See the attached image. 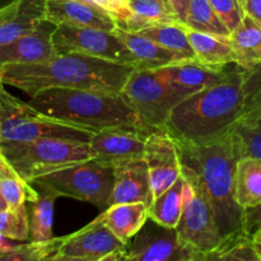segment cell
Instances as JSON below:
<instances>
[{
    "mask_svg": "<svg viewBox=\"0 0 261 261\" xmlns=\"http://www.w3.org/2000/svg\"><path fill=\"white\" fill-rule=\"evenodd\" d=\"M175 144L181 176L208 201L223 241L242 233L245 211L234 199V170L239 160L228 133L209 142L175 140Z\"/></svg>",
    "mask_w": 261,
    "mask_h": 261,
    "instance_id": "6da1fadb",
    "label": "cell"
},
{
    "mask_svg": "<svg viewBox=\"0 0 261 261\" xmlns=\"http://www.w3.org/2000/svg\"><path fill=\"white\" fill-rule=\"evenodd\" d=\"M134 69L135 66L126 64L66 53L42 63L8 64L0 68V75L3 83L30 97L50 88L121 93Z\"/></svg>",
    "mask_w": 261,
    "mask_h": 261,
    "instance_id": "7a4b0ae2",
    "label": "cell"
},
{
    "mask_svg": "<svg viewBox=\"0 0 261 261\" xmlns=\"http://www.w3.org/2000/svg\"><path fill=\"white\" fill-rule=\"evenodd\" d=\"M246 109L244 69L229 64L222 79L176 105L165 132L181 142L203 143L226 135Z\"/></svg>",
    "mask_w": 261,
    "mask_h": 261,
    "instance_id": "3957f363",
    "label": "cell"
},
{
    "mask_svg": "<svg viewBox=\"0 0 261 261\" xmlns=\"http://www.w3.org/2000/svg\"><path fill=\"white\" fill-rule=\"evenodd\" d=\"M28 105L41 114L88 130H130L149 135L121 93L50 88L31 97Z\"/></svg>",
    "mask_w": 261,
    "mask_h": 261,
    "instance_id": "277c9868",
    "label": "cell"
},
{
    "mask_svg": "<svg viewBox=\"0 0 261 261\" xmlns=\"http://www.w3.org/2000/svg\"><path fill=\"white\" fill-rule=\"evenodd\" d=\"M0 154L27 184L41 176L94 158L89 143L64 139L0 143Z\"/></svg>",
    "mask_w": 261,
    "mask_h": 261,
    "instance_id": "5b68a950",
    "label": "cell"
},
{
    "mask_svg": "<svg viewBox=\"0 0 261 261\" xmlns=\"http://www.w3.org/2000/svg\"><path fill=\"white\" fill-rule=\"evenodd\" d=\"M93 133L41 114L31 105L0 89V143L64 139L89 143Z\"/></svg>",
    "mask_w": 261,
    "mask_h": 261,
    "instance_id": "8992f818",
    "label": "cell"
},
{
    "mask_svg": "<svg viewBox=\"0 0 261 261\" xmlns=\"http://www.w3.org/2000/svg\"><path fill=\"white\" fill-rule=\"evenodd\" d=\"M121 96L149 133L165 132L172 109L186 98L166 81L160 69H134L122 88Z\"/></svg>",
    "mask_w": 261,
    "mask_h": 261,
    "instance_id": "52a82bcc",
    "label": "cell"
},
{
    "mask_svg": "<svg viewBox=\"0 0 261 261\" xmlns=\"http://www.w3.org/2000/svg\"><path fill=\"white\" fill-rule=\"evenodd\" d=\"M30 185L37 186V190L53 191L58 196L86 201L105 211L110 206L114 172L112 167L93 158L35 178Z\"/></svg>",
    "mask_w": 261,
    "mask_h": 261,
    "instance_id": "ba28073f",
    "label": "cell"
},
{
    "mask_svg": "<svg viewBox=\"0 0 261 261\" xmlns=\"http://www.w3.org/2000/svg\"><path fill=\"white\" fill-rule=\"evenodd\" d=\"M51 37L58 54L76 53L135 66L134 56L115 31L107 32L94 28L56 24L54 25Z\"/></svg>",
    "mask_w": 261,
    "mask_h": 261,
    "instance_id": "9c48e42d",
    "label": "cell"
},
{
    "mask_svg": "<svg viewBox=\"0 0 261 261\" xmlns=\"http://www.w3.org/2000/svg\"><path fill=\"white\" fill-rule=\"evenodd\" d=\"M175 231L184 245L199 254L212 251L223 242L211 205L186 181L182 213Z\"/></svg>",
    "mask_w": 261,
    "mask_h": 261,
    "instance_id": "30bf717a",
    "label": "cell"
},
{
    "mask_svg": "<svg viewBox=\"0 0 261 261\" xmlns=\"http://www.w3.org/2000/svg\"><path fill=\"white\" fill-rule=\"evenodd\" d=\"M195 254L178 240L175 229L148 219L126 245L125 261H191Z\"/></svg>",
    "mask_w": 261,
    "mask_h": 261,
    "instance_id": "8fae6325",
    "label": "cell"
},
{
    "mask_svg": "<svg viewBox=\"0 0 261 261\" xmlns=\"http://www.w3.org/2000/svg\"><path fill=\"white\" fill-rule=\"evenodd\" d=\"M144 161L149 172L153 199L165 193L180 178L177 148L175 140L166 132L150 133L145 138Z\"/></svg>",
    "mask_w": 261,
    "mask_h": 261,
    "instance_id": "7c38bea8",
    "label": "cell"
},
{
    "mask_svg": "<svg viewBox=\"0 0 261 261\" xmlns=\"http://www.w3.org/2000/svg\"><path fill=\"white\" fill-rule=\"evenodd\" d=\"M45 20L50 24H69L114 32L116 20L101 7L83 0H45Z\"/></svg>",
    "mask_w": 261,
    "mask_h": 261,
    "instance_id": "4fadbf2b",
    "label": "cell"
},
{
    "mask_svg": "<svg viewBox=\"0 0 261 261\" xmlns=\"http://www.w3.org/2000/svg\"><path fill=\"white\" fill-rule=\"evenodd\" d=\"M147 137L130 130H103L94 133L89 147L93 150L94 160L114 168L121 163L144 158Z\"/></svg>",
    "mask_w": 261,
    "mask_h": 261,
    "instance_id": "5bb4252c",
    "label": "cell"
},
{
    "mask_svg": "<svg viewBox=\"0 0 261 261\" xmlns=\"http://www.w3.org/2000/svg\"><path fill=\"white\" fill-rule=\"evenodd\" d=\"M126 245L122 244L102 221L101 216L74 233L61 237L58 252L69 256L88 257L98 260L107 254L122 250Z\"/></svg>",
    "mask_w": 261,
    "mask_h": 261,
    "instance_id": "9a60e30c",
    "label": "cell"
},
{
    "mask_svg": "<svg viewBox=\"0 0 261 261\" xmlns=\"http://www.w3.org/2000/svg\"><path fill=\"white\" fill-rule=\"evenodd\" d=\"M114 186L110 205L143 203L149 206L153 201L149 172L144 158L129 161L112 168Z\"/></svg>",
    "mask_w": 261,
    "mask_h": 261,
    "instance_id": "2e32d148",
    "label": "cell"
},
{
    "mask_svg": "<svg viewBox=\"0 0 261 261\" xmlns=\"http://www.w3.org/2000/svg\"><path fill=\"white\" fill-rule=\"evenodd\" d=\"M48 22H42L37 28L22 37L0 47V68L8 64H33L51 60L58 55L53 43V30Z\"/></svg>",
    "mask_w": 261,
    "mask_h": 261,
    "instance_id": "e0dca14e",
    "label": "cell"
},
{
    "mask_svg": "<svg viewBox=\"0 0 261 261\" xmlns=\"http://www.w3.org/2000/svg\"><path fill=\"white\" fill-rule=\"evenodd\" d=\"M45 22V0H12L0 8V47Z\"/></svg>",
    "mask_w": 261,
    "mask_h": 261,
    "instance_id": "ac0fdd59",
    "label": "cell"
},
{
    "mask_svg": "<svg viewBox=\"0 0 261 261\" xmlns=\"http://www.w3.org/2000/svg\"><path fill=\"white\" fill-rule=\"evenodd\" d=\"M227 66L216 69L203 65L196 60H186L161 68L160 70L171 86L175 87L185 97H189L221 81L226 73Z\"/></svg>",
    "mask_w": 261,
    "mask_h": 261,
    "instance_id": "d6986e66",
    "label": "cell"
},
{
    "mask_svg": "<svg viewBox=\"0 0 261 261\" xmlns=\"http://www.w3.org/2000/svg\"><path fill=\"white\" fill-rule=\"evenodd\" d=\"M115 33L124 41L126 47L134 56L135 69L155 70V69L166 68L173 64L189 60L181 54L162 47L138 32H129V31L117 27Z\"/></svg>",
    "mask_w": 261,
    "mask_h": 261,
    "instance_id": "ffe728a7",
    "label": "cell"
},
{
    "mask_svg": "<svg viewBox=\"0 0 261 261\" xmlns=\"http://www.w3.org/2000/svg\"><path fill=\"white\" fill-rule=\"evenodd\" d=\"M107 228L127 245L148 221V206L143 203H125L110 205L99 214Z\"/></svg>",
    "mask_w": 261,
    "mask_h": 261,
    "instance_id": "44dd1931",
    "label": "cell"
},
{
    "mask_svg": "<svg viewBox=\"0 0 261 261\" xmlns=\"http://www.w3.org/2000/svg\"><path fill=\"white\" fill-rule=\"evenodd\" d=\"M228 40L237 65L249 70L261 63V25L256 20L245 14Z\"/></svg>",
    "mask_w": 261,
    "mask_h": 261,
    "instance_id": "7402d4cb",
    "label": "cell"
},
{
    "mask_svg": "<svg viewBox=\"0 0 261 261\" xmlns=\"http://www.w3.org/2000/svg\"><path fill=\"white\" fill-rule=\"evenodd\" d=\"M228 134L237 160L251 157L261 162V103L245 111Z\"/></svg>",
    "mask_w": 261,
    "mask_h": 261,
    "instance_id": "603a6c76",
    "label": "cell"
},
{
    "mask_svg": "<svg viewBox=\"0 0 261 261\" xmlns=\"http://www.w3.org/2000/svg\"><path fill=\"white\" fill-rule=\"evenodd\" d=\"M186 35L198 63L216 69H222L229 64H236V58L228 37L195 32L188 27Z\"/></svg>",
    "mask_w": 261,
    "mask_h": 261,
    "instance_id": "cb8c5ba5",
    "label": "cell"
},
{
    "mask_svg": "<svg viewBox=\"0 0 261 261\" xmlns=\"http://www.w3.org/2000/svg\"><path fill=\"white\" fill-rule=\"evenodd\" d=\"M234 199L242 209L261 204V162L251 157L240 158L234 170Z\"/></svg>",
    "mask_w": 261,
    "mask_h": 261,
    "instance_id": "d4e9b609",
    "label": "cell"
},
{
    "mask_svg": "<svg viewBox=\"0 0 261 261\" xmlns=\"http://www.w3.org/2000/svg\"><path fill=\"white\" fill-rule=\"evenodd\" d=\"M184 185L185 180L180 176L170 189L153 199L148 206V219L165 228L175 229L184 208Z\"/></svg>",
    "mask_w": 261,
    "mask_h": 261,
    "instance_id": "484cf974",
    "label": "cell"
},
{
    "mask_svg": "<svg viewBox=\"0 0 261 261\" xmlns=\"http://www.w3.org/2000/svg\"><path fill=\"white\" fill-rule=\"evenodd\" d=\"M38 195L31 200L30 217V241L46 242L54 239V205L59 198L55 193L40 190Z\"/></svg>",
    "mask_w": 261,
    "mask_h": 261,
    "instance_id": "4316f807",
    "label": "cell"
},
{
    "mask_svg": "<svg viewBox=\"0 0 261 261\" xmlns=\"http://www.w3.org/2000/svg\"><path fill=\"white\" fill-rule=\"evenodd\" d=\"M261 255L251 240L242 232L224 240L217 249L209 252H196L193 261H260Z\"/></svg>",
    "mask_w": 261,
    "mask_h": 261,
    "instance_id": "83f0119b",
    "label": "cell"
},
{
    "mask_svg": "<svg viewBox=\"0 0 261 261\" xmlns=\"http://www.w3.org/2000/svg\"><path fill=\"white\" fill-rule=\"evenodd\" d=\"M139 35L149 38L162 47L181 54L189 60H195V54L189 43L186 27L181 23H166L155 24L140 30Z\"/></svg>",
    "mask_w": 261,
    "mask_h": 261,
    "instance_id": "f1b7e54d",
    "label": "cell"
},
{
    "mask_svg": "<svg viewBox=\"0 0 261 261\" xmlns=\"http://www.w3.org/2000/svg\"><path fill=\"white\" fill-rule=\"evenodd\" d=\"M133 19L126 31L139 32L143 28L166 23H178L162 0H127Z\"/></svg>",
    "mask_w": 261,
    "mask_h": 261,
    "instance_id": "f546056e",
    "label": "cell"
},
{
    "mask_svg": "<svg viewBox=\"0 0 261 261\" xmlns=\"http://www.w3.org/2000/svg\"><path fill=\"white\" fill-rule=\"evenodd\" d=\"M184 25L195 32L229 37V31L223 24L208 0H191Z\"/></svg>",
    "mask_w": 261,
    "mask_h": 261,
    "instance_id": "4dcf8cb0",
    "label": "cell"
},
{
    "mask_svg": "<svg viewBox=\"0 0 261 261\" xmlns=\"http://www.w3.org/2000/svg\"><path fill=\"white\" fill-rule=\"evenodd\" d=\"M61 244V237H54L46 242H31L15 245L7 251L0 252V261H43L55 254Z\"/></svg>",
    "mask_w": 261,
    "mask_h": 261,
    "instance_id": "1f68e13d",
    "label": "cell"
},
{
    "mask_svg": "<svg viewBox=\"0 0 261 261\" xmlns=\"http://www.w3.org/2000/svg\"><path fill=\"white\" fill-rule=\"evenodd\" d=\"M0 234L12 241H30V217L27 206L0 212Z\"/></svg>",
    "mask_w": 261,
    "mask_h": 261,
    "instance_id": "d6a6232c",
    "label": "cell"
},
{
    "mask_svg": "<svg viewBox=\"0 0 261 261\" xmlns=\"http://www.w3.org/2000/svg\"><path fill=\"white\" fill-rule=\"evenodd\" d=\"M0 193L7 201L8 208H19L25 205L38 195L37 190L22 178H4L0 180Z\"/></svg>",
    "mask_w": 261,
    "mask_h": 261,
    "instance_id": "836d02e7",
    "label": "cell"
},
{
    "mask_svg": "<svg viewBox=\"0 0 261 261\" xmlns=\"http://www.w3.org/2000/svg\"><path fill=\"white\" fill-rule=\"evenodd\" d=\"M212 8L229 32L241 23L245 17V10L240 0H208Z\"/></svg>",
    "mask_w": 261,
    "mask_h": 261,
    "instance_id": "e575fe53",
    "label": "cell"
},
{
    "mask_svg": "<svg viewBox=\"0 0 261 261\" xmlns=\"http://www.w3.org/2000/svg\"><path fill=\"white\" fill-rule=\"evenodd\" d=\"M244 91L245 111L261 103V63L249 70L244 69Z\"/></svg>",
    "mask_w": 261,
    "mask_h": 261,
    "instance_id": "d590c367",
    "label": "cell"
},
{
    "mask_svg": "<svg viewBox=\"0 0 261 261\" xmlns=\"http://www.w3.org/2000/svg\"><path fill=\"white\" fill-rule=\"evenodd\" d=\"M242 231L251 240L255 249L261 255V204L245 209Z\"/></svg>",
    "mask_w": 261,
    "mask_h": 261,
    "instance_id": "8d00e7d4",
    "label": "cell"
},
{
    "mask_svg": "<svg viewBox=\"0 0 261 261\" xmlns=\"http://www.w3.org/2000/svg\"><path fill=\"white\" fill-rule=\"evenodd\" d=\"M190 3L191 0H165L166 7L170 9L176 20L181 24H184V22H185L186 13H188Z\"/></svg>",
    "mask_w": 261,
    "mask_h": 261,
    "instance_id": "74e56055",
    "label": "cell"
},
{
    "mask_svg": "<svg viewBox=\"0 0 261 261\" xmlns=\"http://www.w3.org/2000/svg\"><path fill=\"white\" fill-rule=\"evenodd\" d=\"M242 8L245 10V14L251 17L261 25V0H244Z\"/></svg>",
    "mask_w": 261,
    "mask_h": 261,
    "instance_id": "f35d334b",
    "label": "cell"
},
{
    "mask_svg": "<svg viewBox=\"0 0 261 261\" xmlns=\"http://www.w3.org/2000/svg\"><path fill=\"white\" fill-rule=\"evenodd\" d=\"M4 178H20L14 171V168L8 163V161L0 154V180Z\"/></svg>",
    "mask_w": 261,
    "mask_h": 261,
    "instance_id": "ab89813d",
    "label": "cell"
},
{
    "mask_svg": "<svg viewBox=\"0 0 261 261\" xmlns=\"http://www.w3.org/2000/svg\"><path fill=\"white\" fill-rule=\"evenodd\" d=\"M125 254H126V247L122 250H117V251L111 252V254L105 255V256L99 257L96 261H125Z\"/></svg>",
    "mask_w": 261,
    "mask_h": 261,
    "instance_id": "60d3db41",
    "label": "cell"
},
{
    "mask_svg": "<svg viewBox=\"0 0 261 261\" xmlns=\"http://www.w3.org/2000/svg\"><path fill=\"white\" fill-rule=\"evenodd\" d=\"M50 261H96L93 259H88V257H78V256H69V255L60 254L56 251L55 254L51 255Z\"/></svg>",
    "mask_w": 261,
    "mask_h": 261,
    "instance_id": "b9f144b4",
    "label": "cell"
},
{
    "mask_svg": "<svg viewBox=\"0 0 261 261\" xmlns=\"http://www.w3.org/2000/svg\"><path fill=\"white\" fill-rule=\"evenodd\" d=\"M12 240H8V239H5L4 236H2V234H0V252L2 251H7V250H9V249H12V247H14L15 245L14 244H12Z\"/></svg>",
    "mask_w": 261,
    "mask_h": 261,
    "instance_id": "7bdbcfd3",
    "label": "cell"
},
{
    "mask_svg": "<svg viewBox=\"0 0 261 261\" xmlns=\"http://www.w3.org/2000/svg\"><path fill=\"white\" fill-rule=\"evenodd\" d=\"M5 209H8V204L7 201L4 200V198H3L2 193H0V212L5 211Z\"/></svg>",
    "mask_w": 261,
    "mask_h": 261,
    "instance_id": "ee69618b",
    "label": "cell"
},
{
    "mask_svg": "<svg viewBox=\"0 0 261 261\" xmlns=\"http://www.w3.org/2000/svg\"><path fill=\"white\" fill-rule=\"evenodd\" d=\"M3 87H4V83H3V81H2V75H0V89H2Z\"/></svg>",
    "mask_w": 261,
    "mask_h": 261,
    "instance_id": "f6af8a7d",
    "label": "cell"
},
{
    "mask_svg": "<svg viewBox=\"0 0 261 261\" xmlns=\"http://www.w3.org/2000/svg\"><path fill=\"white\" fill-rule=\"evenodd\" d=\"M83 2H86V3H91V4H94L93 0H83Z\"/></svg>",
    "mask_w": 261,
    "mask_h": 261,
    "instance_id": "bcb514c9",
    "label": "cell"
},
{
    "mask_svg": "<svg viewBox=\"0 0 261 261\" xmlns=\"http://www.w3.org/2000/svg\"><path fill=\"white\" fill-rule=\"evenodd\" d=\"M50 257H51V255H50V256H47V257H46V259L43 260V261H50Z\"/></svg>",
    "mask_w": 261,
    "mask_h": 261,
    "instance_id": "7dc6e473",
    "label": "cell"
},
{
    "mask_svg": "<svg viewBox=\"0 0 261 261\" xmlns=\"http://www.w3.org/2000/svg\"><path fill=\"white\" fill-rule=\"evenodd\" d=\"M122 2H125V3H127V0H122Z\"/></svg>",
    "mask_w": 261,
    "mask_h": 261,
    "instance_id": "c3c4849f",
    "label": "cell"
},
{
    "mask_svg": "<svg viewBox=\"0 0 261 261\" xmlns=\"http://www.w3.org/2000/svg\"><path fill=\"white\" fill-rule=\"evenodd\" d=\"M162 2H163V3H165V0H162ZM168 10H170V9H168Z\"/></svg>",
    "mask_w": 261,
    "mask_h": 261,
    "instance_id": "681fc988",
    "label": "cell"
},
{
    "mask_svg": "<svg viewBox=\"0 0 261 261\" xmlns=\"http://www.w3.org/2000/svg\"><path fill=\"white\" fill-rule=\"evenodd\" d=\"M191 261H193V260H191Z\"/></svg>",
    "mask_w": 261,
    "mask_h": 261,
    "instance_id": "f907efd6",
    "label": "cell"
},
{
    "mask_svg": "<svg viewBox=\"0 0 261 261\" xmlns=\"http://www.w3.org/2000/svg\"><path fill=\"white\" fill-rule=\"evenodd\" d=\"M260 261H261V260H260Z\"/></svg>",
    "mask_w": 261,
    "mask_h": 261,
    "instance_id": "816d5d0a",
    "label": "cell"
}]
</instances>
